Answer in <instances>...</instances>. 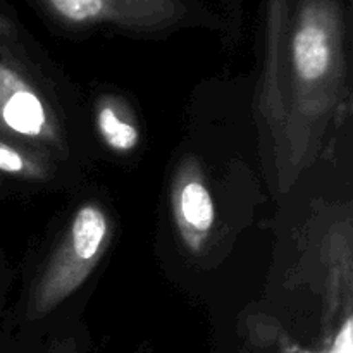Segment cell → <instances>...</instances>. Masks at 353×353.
Listing matches in <instances>:
<instances>
[{"mask_svg":"<svg viewBox=\"0 0 353 353\" xmlns=\"http://www.w3.org/2000/svg\"><path fill=\"white\" fill-rule=\"evenodd\" d=\"M16 19L12 14V10L7 7V3L3 0H0V28H6L7 24H10L12 21Z\"/></svg>","mask_w":353,"mask_h":353,"instance_id":"obj_12","label":"cell"},{"mask_svg":"<svg viewBox=\"0 0 353 353\" xmlns=\"http://www.w3.org/2000/svg\"><path fill=\"white\" fill-rule=\"evenodd\" d=\"M314 257L319 272V292L324 303V334L330 333L343 317L352 316L353 254L352 221H333L314 241Z\"/></svg>","mask_w":353,"mask_h":353,"instance_id":"obj_6","label":"cell"},{"mask_svg":"<svg viewBox=\"0 0 353 353\" xmlns=\"http://www.w3.org/2000/svg\"><path fill=\"white\" fill-rule=\"evenodd\" d=\"M350 0H295L286 41L283 112L272 133L274 176L288 193L323 152L347 99Z\"/></svg>","mask_w":353,"mask_h":353,"instance_id":"obj_1","label":"cell"},{"mask_svg":"<svg viewBox=\"0 0 353 353\" xmlns=\"http://www.w3.org/2000/svg\"><path fill=\"white\" fill-rule=\"evenodd\" d=\"M245 0H223V16L226 19V31H234L240 26Z\"/></svg>","mask_w":353,"mask_h":353,"instance_id":"obj_11","label":"cell"},{"mask_svg":"<svg viewBox=\"0 0 353 353\" xmlns=\"http://www.w3.org/2000/svg\"><path fill=\"white\" fill-rule=\"evenodd\" d=\"M172 223L186 252L200 255L216 228V202L202 164L193 155L179 161L169 190Z\"/></svg>","mask_w":353,"mask_h":353,"instance_id":"obj_5","label":"cell"},{"mask_svg":"<svg viewBox=\"0 0 353 353\" xmlns=\"http://www.w3.org/2000/svg\"><path fill=\"white\" fill-rule=\"evenodd\" d=\"M350 2H352V0H350Z\"/></svg>","mask_w":353,"mask_h":353,"instance_id":"obj_15","label":"cell"},{"mask_svg":"<svg viewBox=\"0 0 353 353\" xmlns=\"http://www.w3.org/2000/svg\"><path fill=\"white\" fill-rule=\"evenodd\" d=\"M54 162L38 152L0 138V176L31 183L48 181L54 176Z\"/></svg>","mask_w":353,"mask_h":353,"instance_id":"obj_9","label":"cell"},{"mask_svg":"<svg viewBox=\"0 0 353 353\" xmlns=\"http://www.w3.org/2000/svg\"><path fill=\"white\" fill-rule=\"evenodd\" d=\"M95 126L103 145L116 154H131L140 145V126L130 107L117 97L102 95L97 100Z\"/></svg>","mask_w":353,"mask_h":353,"instance_id":"obj_8","label":"cell"},{"mask_svg":"<svg viewBox=\"0 0 353 353\" xmlns=\"http://www.w3.org/2000/svg\"><path fill=\"white\" fill-rule=\"evenodd\" d=\"M0 138L52 161L68 155L61 116L30 61L17 19L0 28Z\"/></svg>","mask_w":353,"mask_h":353,"instance_id":"obj_3","label":"cell"},{"mask_svg":"<svg viewBox=\"0 0 353 353\" xmlns=\"http://www.w3.org/2000/svg\"><path fill=\"white\" fill-rule=\"evenodd\" d=\"M45 23L65 33L162 37L192 28L226 30L207 0H26Z\"/></svg>","mask_w":353,"mask_h":353,"instance_id":"obj_2","label":"cell"},{"mask_svg":"<svg viewBox=\"0 0 353 353\" xmlns=\"http://www.w3.org/2000/svg\"><path fill=\"white\" fill-rule=\"evenodd\" d=\"M0 281H2V272H0Z\"/></svg>","mask_w":353,"mask_h":353,"instance_id":"obj_14","label":"cell"},{"mask_svg":"<svg viewBox=\"0 0 353 353\" xmlns=\"http://www.w3.org/2000/svg\"><path fill=\"white\" fill-rule=\"evenodd\" d=\"M317 353H353V317L347 316L324 334V345Z\"/></svg>","mask_w":353,"mask_h":353,"instance_id":"obj_10","label":"cell"},{"mask_svg":"<svg viewBox=\"0 0 353 353\" xmlns=\"http://www.w3.org/2000/svg\"><path fill=\"white\" fill-rule=\"evenodd\" d=\"M268 353H305V352L299 350V348L293 347V345L285 343L283 340H276L274 341V350L268 352Z\"/></svg>","mask_w":353,"mask_h":353,"instance_id":"obj_13","label":"cell"},{"mask_svg":"<svg viewBox=\"0 0 353 353\" xmlns=\"http://www.w3.org/2000/svg\"><path fill=\"white\" fill-rule=\"evenodd\" d=\"M110 241L112 219L105 207L99 202L78 207L31 285L26 300L28 319H43L74 295L105 257Z\"/></svg>","mask_w":353,"mask_h":353,"instance_id":"obj_4","label":"cell"},{"mask_svg":"<svg viewBox=\"0 0 353 353\" xmlns=\"http://www.w3.org/2000/svg\"><path fill=\"white\" fill-rule=\"evenodd\" d=\"M295 0H262V72L259 114L271 133L278 128L285 93L286 41Z\"/></svg>","mask_w":353,"mask_h":353,"instance_id":"obj_7","label":"cell"}]
</instances>
